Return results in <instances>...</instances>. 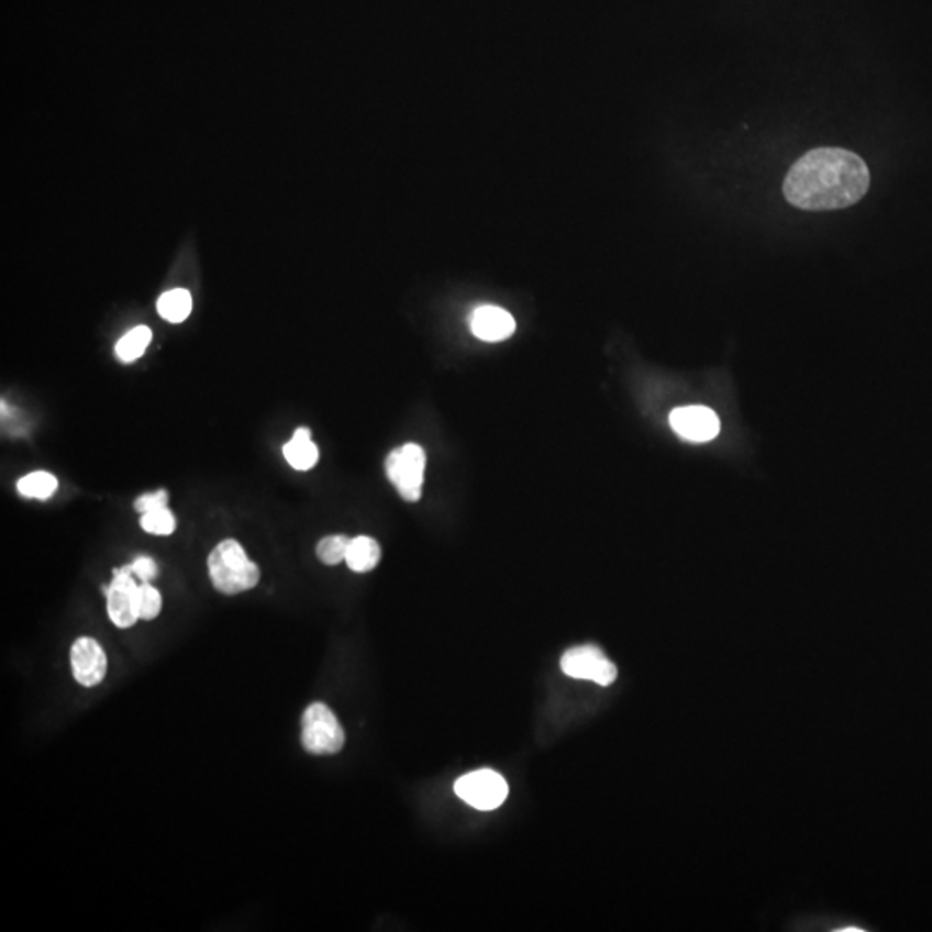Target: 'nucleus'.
I'll return each instance as SVG.
<instances>
[{"mask_svg": "<svg viewBox=\"0 0 932 932\" xmlns=\"http://www.w3.org/2000/svg\"><path fill=\"white\" fill-rule=\"evenodd\" d=\"M670 426L689 443H708L720 432L715 411L707 407H684L670 413Z\"/></svg>", "mask_w": 932, "mask_h": 932, "instance_id": "obj_9", "label": "nucleus"}, {"mask_svg": "<svg viewBox=\"0 0 932 932\" xmlns=\"http://www.w3.org/2000/svg\"><path fill=\"white\" fill-rule=\"evenodd\" d=\"M870 171L858 154L817 147L796 159L784 180V198L803 211H836L864 199Z\"/></svg>", "mask_w": 932, "mask_h": 932, "instance_id": "obj_1", "label": "nucleus"}, {"mask_svg": "<svg viewBox=\"0 0 932 932\" xmlns=\"http://www.w3.org/2000/svg\"><path fill=\"white\" fill-rule=\"evenodd\" d=\"M130 567H132V574L138 577L142 582H151V580L156 579L157 565L149 556H138V558L133 559V563H130Z\"/></svg>", "mask_w": 932, "mask_h": 932, "instance_id": "obj_20", "label": "nucleus"}, {"mask_svg": "<svg viewBox=\"0 0 932 932\" xmlns=\"http://www.w3.org/2000/svg\"><path fill=\"white\" fill-rule=\"evenodd\" d=\"M425 465V451L419 444H404L387 456V477L404 501L417 502L422 498Z\"/></svg>", "mask_w": 932, "mask_h": 932, "instance_id": "obj_4", "label": "nucleus"}, {"mask_svg": "<svg viewBox=\"0 0 932 932\" xmlns=\"http://www.w3.org/2000/svg\"><path fill=\"white\" fill-rule=\"evenodd\" d=\"M351 539L347 535H329L323 537L317 546V556L320 562L334 567L339 563L346 562L347 547Z\"/></svg>", "mask_w": 932, "mask_h": 932, "instance_id": "obj_16", "label": "nucleus"}, {"mask_svg": "<svg viewBox=\"0 0 932 932\" xmlns=\"http://www.w3.org/2000/svg\"><path fill=\"white\" fill-rule=\"evenodd\" d=\"M153 341V332L147 326L141 325L130 330L129 334L118 341L116 356L120 362L133 363L141 358L145 350L149 347Z\"/></svg>", "mask_w": 932, "mask_h": 932, "instance_id": "obj_14", "label": "nucleus"}, {"mask_svg": "<svg viewBox=\"0 0 932 932\" xmlns=\"http://www.w3.org/2000/svg\"><path fill=\"white\" fill-rule=\"evenodd\" d=\"M163 598L162 592L157 591L156 587L151 582H144L138 586V613L141 620L151 622L157 619L162 613Z\"/></svg>", "mask_w": 932, "mask_h": 932, "instance_id": "obj_18", "label": "nucleus"}, {"mask_svg": "<svg viewBox=\"0 0 932 932\" xmlns=\"http://www.w3.org/2000/svg\"><path fill=\"white\" fill-rule=\"evenodd\" d=\"M380 558H382V550L375 539L368 537V535L351 539L346 555L347 567L351 570L358 572V574L371 572L377 567Z\"/></svg>", "mask_w": 932, "mask_h": 932, "instance_id": "obj_12", "label": "nucleus"}, {"mask_svg": "<svg viewBox=\"0 0 932 932\" xmlns=\"http://www.w3.org/2000/svg\"><path fill=\"white\" fill-rule=\"evenodd\" d=\"M455 792L470 807L489 812L504 803L510 789L501 774L482 768L459 777L455 784Z\"/></svg>", "mask_w": 932, "mask_h": 932, "instance_id": "obj_5", "label": "nucleus"}, {"mask_svg": "<svg viewBox=\"0 0 932 932\" xmlns=\"http://www.w3.org/2000/svg\"><path fill=\"white\" fill-rule=\"evenodd\" d=\"M162 508H168V492L166 490H156V492H151V495L141 496V498L135 501V510L138 513H149V511L162 510Z\"/></svg>", "mask_w": 932, "mask_h": 932, "instance_id": "obj_19", "label": "nucleus"}, {"mask_svg": "<svg viewBox=\"0 0 932 932\" xmlns=\"http://www.w3.org/2000/svg\"><path fill=\"white\" fill-rule=\"evenodd\" d=\"M73 677L84 688H96L108 674V656L104 647L93 637H78L71 646Z\"/></svg>", "mask_w": 932, "mask_h": 932, "instance_id": "obj_8", "label": "nucleus"}, {"mask_svg": "<svg viewBox=\"0 0 932 932\" xmlns=\"http://www.w3.org/2000/svg\"><path fill=\"white\" fill-rule=\"evenodd\" d=\"M18 490L24 498L45 501V499L53 498L54 492H56L57 478L48 471H33V474L18 480Z\"/></svg>", "mask_w": 932, "mask_h": 932, "instance_id": "obj_15", "label": "nucleus"}, {"mask_svg": "<svg viewBox=\"0 0 932 932\" xmlns=\"http://www.w3.org/2000/svg\"><path fill=\"white\" fill-rule=\"evenodd\" d=\"M562 670L574 679L592 680L599 686H610L615 683L617 667L611 659L607 658L598 646L584 644V646L570 647L562 656Z\"/></svg>", "mask_w": 932, "mask_h": 932, "instance_id": "obj_7", "label": "nucleus"}, {"mask_svg": "<svg viewBox=\"0 0 932 932\" xmlns=\"http://www.w3.org/2000/svg\"><path fill=\"white\" fill-rule=\"evenodd\" d=\"M208 570L214 589L226 596L251 591L262 577L259 567L235 539H225L211 551Z\"/></svg>", "mask_w": 932, "mask_h": 932, "instance_id": "obj_2", "label": "nucleus"}, {"mask_svg": "<svg viewBox=\"0 0 932 932\" xmlns=\"http://www.w3.org/2000/svg\"><path fill=\"white\" fill-rule=\"evenodd\" d=\"M132 567L114 568L113 580L102 587L108 601V615L118 629H130L141 620L138 613V586L132 577Z\"/></svg>", "mask_w": 932, "mask_h": 932, "instance_id": "obj_6", "label": "nucleus"}, {"mask_svg": "<svg viewBox=\"0 0 932 932\" xmlns=\"http://www.w3.org/2000/svg\"><path fill=\"white\" fill-rule=\"evenodd\" d=\"M301 743L311 755H335L346 744V732L326 704L311 703L302 713Z\"/></svg>", "mask_w": 932, "mask_h": 932, "instance_id": "obj_3", "label": "nucleus"}, {"mask_svg": "<svg viewBox=\"0 0 932 932\" xmlns=\"http://www.w3.org/2000/svg\"><path fill=\"white\" fill-rule=\"evenodd\" d=\"M281 451H284L287 463L292 466L293 470L299 471L311 470L317 465L318 456H320L317 444L311 441V431L306 426H299Z\"/></svg>", "mask_w": 932, "mask_h": 932, "instance_id": "obj_11", "label": "nucleus"}, {"mask_svg": "<svg viewBox=\"0 0 932 932\" xmlns=\"http://www.w3.org/2000/svg\"><path fill=\"white\" fill-rule=\"evenodd\" d=\"M141 526L149 534L169 535L174 534L175 529H177V520L168 508H162V510L142 514Z\"/></svg>", "mask_w": 932, "mask_h": 932, "instance_id": "obj_17", "label": "nucleus"}, {"mask_svg": "<svg viewBox=\"0 0 932 932\" xmlns=\"http://www.w3.org/2000/svg\"><path fill=\"white\" fill-rule=\"evenodd\" d=\"M853 931H855V932H861V931H862V929H856V928L843 929V932H853Z\"/></svg>", "mask_w": 932, "mask_h": 932, "instance_id": "obj_21", "label": "nucleus"}, {"mask_svg": "<svg viewBox=\"0 0 932 932\" xmlns=\"http://www.w3.org/2000/svg\"><path fill=\"white\" fill-rule=\"evenodd\" d=\"M475 337L486 342H501L514 334L517 323L507 310L498 306H480L470 318Z\"/></svg>", "mask_w": 932, "mask_h": 932, "instance_id": "obj_10", "label": "nucleus"}, {"mask_svg": "<svg viewBox=\"0 0 932 932\" xmlns=\"http://www.w3.org/2000/svg\"><path fill=\"white\" fill-rule=\"evenodd\" d=\"M192 311V298L189 290L174 289L157 299V313L169 323L186 322Z\"/></svg>", "mask_w": 932, "mask_h": 932, "instance_id": "obj_13", "label": "nucleus"}]
</instances>
